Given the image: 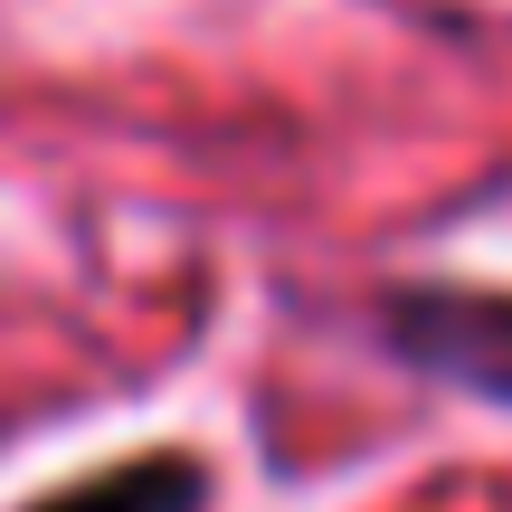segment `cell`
<instances>
[{
	"label": "cell",
	"instance_id": "2",
	"mask_svg": "<svg viewBox=\"0 0 512 512\" xmlns=\"http://www.w3.org/2000/svg\"><path fill=\"white\" fill-rule=\"evenodd\" d=\"M209 465L190 456V446H143V456H114L95 465V475L76 484H48V494H29L19 512H209Z\"/></svg>",
	"mask_w": 512,
	"mask_h": 512
},
{
	"label": "cell",
	"instance_id": "1",
	"mask_svg": "<svg viewBox=\"0 0 512 512\" xmlns=\"http://www.w3.org/2000/svg\"><path fill=\"white\" fill-rule=\"evenodd\" d=\"M380 351L456 399L512 408V294L494 285H389L380 294Z\"/></svg>",
	"mask_w": 512,
	"mask_h": 512
}]
</instances>
